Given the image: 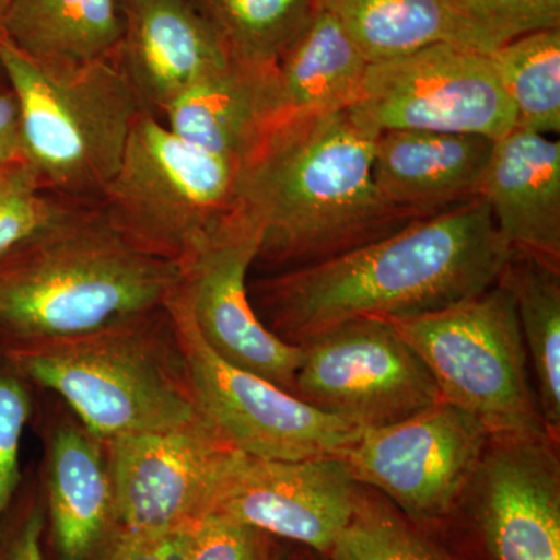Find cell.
I'll list each match as a JSON object with an SVG mask.
<instances>
[{"instance_id": "1", "label": "cell", "mask_w": 560, "mask_h": 560, "mask_svg": "<svg viewBox=\"0 0 560 560\" xmlns=\"http://www.w3.org/2000/svg\"><path fill=\"white\" fill-rule=\"evenodd\" d=\"M511 248L481 198L320 264L248 287L261 323L290 345L363 318H419L499 282Z\"/></svg>"}, {"instance_id": "2", "label": "cell", "mask_w": 560, "mask_h": 560, "mask_svg": "<svg viewBox=\"0 0 560 560\" xmlns=\"http://www.w3.org/2000/svg\"><path fill=\"white\" fill-rule=\"evenodd\" d=\"M377 135L352 109L276 125L241 168V209L260 235L256 261L296 270L420 220L375 186Z\"/></svg>"}, {"instance_id": "3", "label": "cell", "mask_w": 560, "mask_h": 560, "mask_svg": "<svg viewBox=\"0 0 560 560\" xmlns=\"http://www.w3.org/2000/svg\"><path fill=\"white\" fill-rule=\"evenodd\" d=\"M183 270L149 256L88 205L0 261V340L77 337L160 311Z\"/></svg>"}, {"instance_id": "4", "label": "cell", "mask_w": 560, "mask_h": 560, "mask_svg": "<svg viewBox=\"0 0 560 560\" xmlns=\"http://www.w3.org/2000/svg\"><path fill=\"white\" fill-rule=\"evenodd\" d=\"M3 348L14 371L57 393L103 441L202 419L165 307L77 337Z\"/></svg>"}, {"instance_id": "5", "label": "cell", "mask_w": 560, "mask_h": 560, "mask_svg": "<svg viewBox=\"0 0 560 560\" xmlns=\"http://www.w3.org/2000/svg\"><path fill=\"white\" fill-rule=\"evenodd\" d=\"M0 62L20 108L22 156L54 194L98 205L143 110L119 66L43 68L2 36Z\"/></svg>"}, {"instance_id": "6", "label": "cell", "mask_w": 560, "mask_h": 560, "mask_svg": "<svg viewBox=\"0 0 560 560\" xmlns=\"http://www.w3.org/2000/svg\"><path fill=\"white\" fill-rule=\"evenodd\" d=\"M241 167L139 114L98 206L125 241L186 265L241 209Z\"/></svg>"}, {"instance_id": "7", "label": "cell", "mask_w": 560, "mask_h": 560, "mask_svg": "<svg viewBox=\"0 0 560 560\" xmlns=\"http://www.w3.org/2000/svg\"><path fill=\"white\" fill-rule=\"evenodd\" d=\"M390 323L429 368L441 400L490 434H548L514 301L499 282L440 312Z\"/></svg>"}, {"instance_id": "8", "label": "cell", "mask_w": 560, "mask_h": 560, "mask_svg": "<svg viewBox=\"0 0 560 560\" xmlns=\"http://www.w3.org/2000/svg\"><path fill=\"white\" fill-rule=\"evenodd\" d=\"M165 308L198 411L235 451L260 459L324 458L341 456L360 436L363 430L217 355L176 294Z\"/></svg>"}, {"instance_id": "9", "label": "cell", "mask_w": 560, "mask_h": 560, "mask_svg": "<svg viewBox=\"0 0 560 560\" xmlns=\"http://www.w3.org/2000/svg\"><path fill=\"white\" fill-rule=\"evenodd\" d=\"M301 348L293 396L357 429L394 425L441 400L429 368L390 320H350Z\"/></svg>"}, {"instance_id": "10", "label": "cell", "mask_w": 560, "mask_h": 560, "mask_svg": "<svg viewBox=\"0 0 560 560\" xmlns=\"http://www.w3.org/2000/svg\"><path fill=\"white\" fill-rule=\"evenodd\" d=\"M353 113L374 130L480 135L514 130L515 114L489 54L440 43L372 62Z\"/></svg>"}, {"instance_id": "11", "label": "cell", "mask_w": 560, "mask_h": 560, "mask_svg": "<svg viewBox=\"0 0 560 560\" xmlns=\"http://www.w3.org/2000/svg\"><path fill=\"white\" fill-rule=\"evenodd\" d=\"M490 438L469 412L440 400L411 418L363 430L340 458L360 486L416 522L438 521L467 489Z\"/></svg>"}, {"instance_id": "12", "label": "cell", "mask_w": 560, "mask_h": 560, "mask_svg": "<svg viewBox=\"0 0 560 560\" xmlns=\"http://www.w3.org/2000/svg\"><path fill=\"white\" fill-rule=\"evenodd\" d=\"M124 534L191 528L209 514L235 448L205 419L105 440Z\"/></svg>"}, {"instance_id": "13", "label": "cell", "mask_w": 560, "mask_h": 560, "mask_svg": "<svg viewBox=\"0 0 560 560\" xmlns=\"http://www.w3.org/2000/svg\"><path fill=\"white\" fill-rule=\"evenodd\" d=\"M260 235L242 209L186 265L176 298L198 334L228 363L293 394L301 346L280 340L254 311L248 290Z\"/></svg>"}, {"instance_id": "14", "label": "cell", "mask_w": 560, "mask_h": 560, "mask_svg": "<svg viewBox=\"0 0 560 560\" xmlns=\"http://www.w3.org/2000/svg\"><path fill=\"white\" fill-rule=\"evenodd\" d=\"M360 492L340 456L275 460L235 451L209 514L329 555L355 514Z\"/></svg>"}, {"instance_id": "15", "label": "cell", "mask_w": 560, "mask_h": 560, "mask_svg": "<svg viewBox=\"0 0 560 560\" xmlns=\"http://www.w3.org/2000/svg\"><path fill=\"white\" fill-rule=\"evenodd\" d=\"M558 442L490 434L467 489L490 559L560 560Z\"/></svg>"}, {"instance_id": "16", "label": "cell", "mask_w": 560, "mask_h": 560, "mask_svg": "<svg viewBox=\"0 0 560 560\" xmlns=\"http://www.w3.org/2000/svg\"><path fill=\"white\" fill-rule=\"evenodd\" d=\"M124 13L116 65L142 109L160 119L184 91L231 65L191 0H124Z\"/></svg>"}, {"instance_id": "17", "label": "cell", "mask_w": 560, "mask_h": 560, "mask_svg": "<svg viewBox=\"0 0 560 560\" xmlns=\"http://www.w3.org/2000/svg\"><path fill=\"white\" fill-rule=\"evenodd\" d=\"M495 140L480 135L381 131L374 142L375 186L394 208L416 219L480 198Z\"/></svg>"}, {"instance_id": "18", "label": "cell", "mask_w": 560, "mask_h": 560, "mask_svg": "<svg viewBox=\"0 0 560 560\" xmlns=\"http://www.w3.org/2000/svg\"><path fill=\"white\" fill-rule=\"evenodd\" d=\"M480 198L511 249L560 267V140L514 128L493 143Z\"/></svg>"}, {"instance_id": "19", "label": "cell", "mask_w": 560, "mask_h": 560, "mask_svg": "<svg viewBox=\"0 0 560 560\" xmlns=\"http://www.w3.org/2000/svg\"><path fill=\"white\" fill-rule=\"evenodd\" d=\"M285 117L278 68L231 61L184 91L161 120L191 145L242 168Z\"/></svg>"}, {"instance_id": "20", "label": "cell", "mask_w": 560, "mask_h": 560, "mask_svg": "<svg viewBox=\"0 0 560 560\" xmlns=\"http://www.w3.org/2000/svg\"><path fill=\"white\" fill-rule=\"evenodd\" d=\"M47 508L61 560H101L119 533L105 442L75 420L50 433Z\"/></svg>"}, {"instance_id": "21", "label": "cell", "mask_w": 560, "mask_h": 560, "mask_svg": "<svg viewBox=\"0 0 560 560\" xmlns=\"http://www.w3.org/2000/svg\"><path fill=\"white\" fill-rule=\"evenodd\" d=\"M124 0H11L0 36L28 60L55 70L116 61Z\"/></svg>"}, {"instance_id": "22", "label": "cell", "mask_w": 560, "mask_h": 560, "mask_svg": "<svg viewBox=\"0 0 560 560\" xmlns=\"http://www.w3.org/2000/svg\"><path fill=\"white\" fill-rule=\"evenodd\" d=\"M370 65L341 22L315 7L278 62L287 116H326L352 108Z\"/></svg>"}, {"instance_id": "23", "label": "cell", "mask_w": 560, "mask_h": 560, "mask_svg": "<svg viewBox=\"0 0 560 560\" xmlns=\"http://www.w3.org/2000/svg\"><path fill=\"white\" fill-rule=\"evenodd\" d=\"M499 283L514 301L548 434H560V267L511 249Z\"/></svg>"}, {"instance_id": "24", "label": "cell", "mask_w": 560, "mask_h": 560, "mask_svg": "<svg viewBox=\"0 0 560 560\" xmlns=\"http://www.w3.org/2000/svg\"><path fill=\"white\" fill-rule=\"evenodd\" d=\"M315 7L341 22L371 65L433 44L463 46L444 0H315Z\"/></svg>"}, {"instance_id": "25", "label": "cell", "mask_w": 560, "mask_h": 560, "mask_svg": "<svg viewBox=\"0 0 560 560\" xmlns=\"http://www.w3.org/2000/svg\"><path fill=\"white\" fill-rule=\"evenodd\" d=\"M515 114V128L560 132V27L528 33L489 54Z\"/></svg>"}, {"instance_id": "26", "label": "cell", "mask_w": 560, "mask_h": 560, "mask_svg": "<svg viewBox=\"0 0 560 560\" xmlns=\"http://www.w3.org/2000/svg\"><path fill=\"white\" fill-rule=\"evenodd\" d=\"M201 11L231 61L250 68H278L300 35L315 0H191Z\"/></svg>"}, {"instance_id": "27", "label": "cell", "mask_w": 560, "mask_h": 560, "mask_svg": "<svg viewBox=\"0 0 560 560\" xmlns=\"http://www.w3.org/2000/svg\"><path fill=\"white\" fill-rule=\"evenodd\" d=\"M88 205L47 189L24 156L10 162L0 168V261Z\"/></svg>"}, {"instance_id": "28", "label": "cell", "mask_w": 560, "mask_h": 560, "mask_svg": "<svg viewBox=\"0 0 560 560\" xmlns=\"http://www.w3.org/2000/svg\"><path fill=\"white\" fill-rule=\"evenodd\" d=\"M331 560H453L363 486L355 514L329 552Z\"/></svg>"}, {"instance_id": "29", "label": "cell", "mask_w": 560, "mask_h": 560, "mask_svg": "<svg viewBox=\"0 0 560 560\" xmlns=\"http://www.w3.org/2000/svg\"><path fill=\"white\" fill-rule=\"evenodd\" d=\"M460 44L492 54L528 33L560 27V0H444Z\"/></svg>"}, {"instance_id": "30", "label": "cell", "mask_w": 560, "mask_h": 560, "mask_svg": "<svg viewBox=\"0 0 560 560\" xmlns=\"http://www.w3.org/2000/svg\"><path fill=\"white\" fill-rule=\"evenodd\" d=\"M27 381L7 363L0 370V523L21 482V444L32 415Z\"/></svg>"}, {"instance_id": "31", "label": "cell", "mask_w": 560, "mask_h": 560, "mask_svg": "<svg viewBox=\"0 0 560 560\" xmlns=\"http://www.w3.org/2000/svg\"><path fill=\"white\" fill-rule=\"evenodd\" d=\"M271 536L219 514H209L191 537L186 560H271Z\"/></svg>"}, {"instance_id": "32", "label": "cell", "mask_w": 560, "mask_h": 560, "mask_svg": "<svg viewBox=\"0 0 560 560\" xmlns=\"http://www.w3.org/2000/svg\"><path fill=\"white\" fill-rule=\"evenodd\" d=\"M195 526L164 534L117 533L101 560H186Z\"/></svg>"}, {"instance_id": "33", "label": "cell", "mask_w": 560, "mask_h": 560, "mask_svg": "<svg viewBox=\"0 0 560 560\" xmlns=\"http://www.w3.org/2000/svg\"><path fill=\"white\" fill-rule=\"evenodd\" d=\"M44 512L33 506L0 541V560H44Z\"/></svg>"}, {"instance_id": "34", "label": "cell", "mask_w": 560, "mask_h": 560, "mask_svg": "<svg viewBox=\"0 0 560 560\" xmlns=\"http://www.w3.org/2000/svg\"><path fill=\"white\" fill-rule=\"evenodd\" d=\"M22 156L20 108L10 88L0 91V168Z\"/></svg>"}, {"instance_id": "35", "label": "cell", "mask_w": 560, "mask_h": 560, "mask_svg": "<svg viewBox=\"0 0 560 560\" xmlns=\"http://www.w3.org/2000/svg\"><path fill=\"white\" fill-rule=\"evenodd\" d=\"M11 0H0V25H2L3 16H5L7 10H9Z\"/></svg>"}, {"instance_id": "36", "label": "cell", "mask_w": 560, "mask_h": 560, "mask_svg": "<svg viewBox=\"0 0 560 560\" xmlns=\"http://www.w3.org/2000/svg\"><path fill=\"white\" fill-rule=\"evenodd\" d=\"M9 83H7L5 72H3L2 62H0V91L7 90Z\"/></svg>"}]
</instances>
